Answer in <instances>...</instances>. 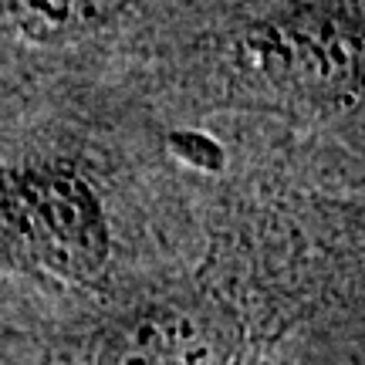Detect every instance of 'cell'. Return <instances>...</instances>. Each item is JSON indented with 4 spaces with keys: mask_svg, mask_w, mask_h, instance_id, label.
Instances as JSON below:
<instances>
[{
    "mask_svg": "<svg viewBox=\"0 0 365 365\" xmlns=\"http://www.w3.org/2000/svg\"><path fill=\"white\" fill-rule=\"evenodd\" d=\"M132 0H0V21L31 44H71L115 24Z\"/></svg>",
    "mask_w": 365,
    "mask_h": 365,
    "instance_id": "obj_4",
    "label": "cell"
},
{
    "mask_svg": "<svg viewBox=\"0 0 365 365\" xmlns=\"http://www.w3.org/2000/svg\"><path fill=\"white\" fill-rule=\"evenodd\" d=\"M0 254L71 284L95 281L112 254L95 182L61 159L0 163Z\"/></svg>",
    "mask_w": 365,
    "mask_h": 365,
    "instance_id": "obj_2",
    "label": "cell"
},
{
    "mask_svg": "<svg viewBox=\"0 0 365 365\" xmlns=\"http://www.w3.org/2000/svg\"><path fill=\"white\" fill-rule=\"evenodd\" d=\"M362 4L298 0L250 21L230 48L237 75L287 98L349 105L362 91Z\"/></svg>",
    "mask_w": 365,
    "mask_h": 365,
    "instance_id": "obj_1",
    "label": "cell"
},
{
    "mask_svg": "<svg viewBox=\"0 0 365 365\" xmlns=\"http://www.w3.org/2000/svg\"><path fill=\"white\" fill-rule=\"evenodd\" d=\"M240 328L210 298H166L105 328L95 365H234Z\"/></svg>",
    "mask_w": 365,
    "mask_h": 365,
    "instance_id": "obj_3",
    "label": "cell"
}]
</instances>
